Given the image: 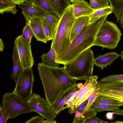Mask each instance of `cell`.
Returning <instances> with one entry per match:
<instances>
[{
  "instance_id": "cell-1",
  "label": "cell",
  "mask_w": 123,
  "mask_h": 123,
  "mask_svg": "<svg viewBox=\"0 0 123 123\" xmlns=\"http://www.w3.org/2000/svg\"><path fill=\"white\" fill-rule=\"evenodd\" d=\"M37 69L46 100L51 108L65 91L77 87L76 80L68 75L63 67H51L40 63Z\"/></svg>"
},
{
  "instance_id": "cell-2",
  "label": "cell",
  "mask_w": 123,
  "mask_h": 123,
  "mask_svg": "<svg viewBox=\"0 0 123 123\" xmlns=\"http://www.w3.org/2000/svg\"><path fill=\"white\" fill-rule=\"evenodd\" d=\"M107 16L99 18L85 26L69 47L56 58V62L63 65L74 59L82 52L94 46L96 35Z\"/></svg>"
},
{
  "instance_id": "cell-3",
  "label": "cell",
  "mask_w": 123,
  "mask_h": 123,
  "mask_svg": "<svg viewBox=\"0 0 123 123\" xmlns=\"http://www.w3.org/2000/svg\"><path fill=\"white\" fill-rule=\"evenodd\" d=\"M75 18L72 6L70 4L59 19L55 35L53 39L56 58L66 50L71 44V33Z\"/></svg>"
},
{
  "instance_id": "cell-4",
  "label": "cell",
  "mask_w": 123,
  "mask_h": 123,
  "mask_svg": "<svg viewBox=\"0 0 123 123\" xmlns=\"http://www.w3.org/2000/svg\"><path fill=\"white\" fill-rule=\"evenodd\" d=\"M93 52L88 48L72 61L64 65L65 71L70 77L86 80L92 75L94 64Z\"/></svg>"
},
{
  "instance_id": "cell-5",
  "label": "cell",
  "mask_w": 123,
  "mask_h": 123,
  "mask_svg": "<svg viewBox=\"0 0 123 123\" xmlns=\"http://www.w3.org/2000/svg\"><path fill=\"white\" fill-rule=\"evenodd\" d=\"M122 35L120 30L116 25L106 20L98 31L94 45L114 49L117 46Z\"/></svg>"
},
{
  "instance_id": "cell-6",
  "label": "cell",
  "mask_w": 123,
  "mask_h": 123,
  "mask_svg": "<svg viewBox=\"0 0 123 123\" xmlns=\"http://www.w3.org/2000/svg\"><path fill=\"white\" fill-rule=\"evenodd\" d=\"M2 103L3 112L8 119H14L21 114L32 112L26 100L12 92H6L3 95Z\"/></svg>"
},
{
  "instance_id": "cell-7",
  "label": "cell",
  "mask_w": 123,
  "mask_h": 123,
  "mask_svg": "<svg viewBox=\"0 0 123 123\" xmlns=\"http://www.w3.org/2000/svg\"><path fill=\"white\" fill-rule=\"evenodd\" d=\"M34 82L32 69L24 70L16 84L15 88L12 92L20 98L27 100L33 94Z\"/></svg>"
},
{
  "instance_id": "cell-8",
  "label": "cell",
  "mask_w": 123,
  "mask_h": 123,
  "mask_svg": "<svg viewBox=\"0 0 123 123\" xmlns=\"http://www.w3.org/2000/svg\"><path fill=\"white\" fill-rule=\"evenodd\" d=\"M32 111L36 112L45 119L54 120L57 115L49 105L46 100L37 93L33 94L26 100Z\"/></svg>"
},
{
  "instance_id": "cell-9",
  "label": "cell",
  "mask_w": 123,
  "mask_h": 123,
  "mask_svg": "<svg viewBox=\"0 0 123 123\" xmlns=\"http://www.w3.org/2000/svg\"><path fill=\"white\" fill-rule=\"evenodd\" d=\"M19 57L24 70L31 69L34 63L31 43L26 41L21 35L18 36L14 41Z\"/></svg>"
},
{
  "instance_id": "cell-10",
  "label": "cell",
  "mask_w": 123,
  "mask_h": 123,
  "mask_svg": "<svg viewBox=\"0 0 123 123\" xmlns=\"http://www.w3.org/2000/svg\"><path fill=\"white\" fill-rule=\"evenodd\" d=\"M22 9V13L26 22H29L32 18L43 17L45 13L39 8L31 3H24L18 5Z\"/></svg>"
},
{
  "instance_id": "cell-11",
  "label": "cell",
  "mask_w": 123,
  "mask_h": 123,
  "mask_svg": "<svg viewBox=\"0 0 123 123\" xmlns=\"http://www.w3.org/2000/svg\"><path fill=\"white\" fill-rule=\"evenodd\" d=\"M74 16L75 18L82 16L89 17L94 10L89 4L84 0L72 3Z\"/></svg>"
},
{
  "instance_id": "cell-12",
  "label": "cell",
  "mask_w": 123,
  "mask_h": 123,
  "mask_svg": "<svg viewBox=\"0 0 123 123\" xmlns=\"http://www.w3.org/2000/svg\"><path fill=\"white\" fill-rule=\"evenodd\" d=\"M28 23L32 29L34 36L37 40L47 43L49 41L43 30L41 18H32Z\"/></svg>"
},
{
  "instance_id": "cell-13",
  "label": "cell",
  "mask_w": 123,
  "mask_h": 123,
  "mask_svg": "<svg viewBox=\"0 0 123 123\" xmlns=\"http://www.w3.org/2000/svg\"><path fill=\"white\" fill-rule=\"evenodd\" d=\"M120 56V55L115 52L100 55L94 59V64L102 69L107 66H110L114 60Z\"/></svg>"
},
{
  "instance_id": "cell-14",
  "label": "cell",
  "mask_w": 123,
  "mask_h": 123,
  "mask_svg": "<svg viewBox=\"0 0 123 123\" xmlns=\"http://www.w3.org/2000/svg\"><path fill=\"white\" fill-rule=\"evenodd\" d=\"M12 59L13 67L10 78L13 80L16 84L24 70L21 63L17 49L15 46L13 47Z\"/></svg>"
},
{
  "instance_id": "cell-15",
  "label": "cell",
  "mask_w": 123,
  "mask_h": 123,
  "mask_svg": "<svg viewBox=\"0 0 123 123\" xmlns=\"http://www.w3.org/2000/svg\"><path fill=\"white\" fill-rule=\"evenodd\" d=\"M89 19L88 16H82L75 18L71 33V43L83 28L89 24Z\"/></svg>"
},
{
  "instance_id": "cell-16",
  "label": "cell",
  "mask_w": 123,
  "mask_h": 123,
  "mask_svg": "<svg viewBox=\"0 0 123 123\" xmlns=\"http://www.w3.org/2000/svg\"><path fill=\"white\" fill-rule=\"evenodd\" d=\"M52 9L54 14L59 19L64 11L71 4L68 0H46Z\"/></svg>"
},
{
  "instance_id": "cell-17",
  "label": "cell",
  "mask_w": 123,
  "mask_h": 123,
  "mask_svg": "<svg viewBox=\"0 0 123 123\" xmlns=\"http://www.w3.org/2000/svg\"><path fill=\"white\" fill-rule=\"evenodd\" d=\"M53 42V39L52 40L50 48L48 52L46 54H43L40 56L42 60L41 63L49 67L59 68L60 66L59 64L56 62V57Z\"/></svg>"
},
{
  "instance_id": "cell-18",
  "label": "cell",
  "mask_w": 123,
  "mask_h": 123,
  "mask_svg": "<svg viewBox=\"0 0 123 123\" xmlns=\"http://www.w3.org/2000/svg\"><path fill=\"white\" fill-rule=\"evenodd\" d=\"M77 88V87H73L66 90L62 93L56 102L52 106L51 108L52 110L57 116L60 112L66 101L71 93Z\"/></svg>"
},
{
  "instance_id": "cell-19",
  "label": "cell",
  "mask_w": 123,
  "mask_h": 123,
  "mask_svg": "<svg viewBox=\"0 0 123 123\" xmlns=\"http://www.w3.org/2000/svg\"><path fill=\"white\" fill-rule=\"evenodd\" d=\"M100 90L123 92V80L107 82L98 81Z\"/></svg>"
},
{
  "instance_id": "cell-20",
  "label": "cell",
  "mask_w": 123,
  "mask_h": 123,
  "mask_svg": "<svg viewBox=\"0 0 123 123\" xmlns=\"http://www.w3.org/2000/svg\"><path fill=\"white\" fill-rule=\"evenodd\" d=\"M113 12V9L110 5L94 10L89 17V24L99 18L105 16H107Z\"/></svg>"
},
{
  "instance_id": "cell-21",
  "label": "cell",
  "mask_w": 123,
  "mask_h": 123,
  "mask_svg": "<svg viewBox=\"0 0 123 123\" xmlns=\"http://www.w3.org/2000/svg\"><path fill=\"white\" fill-rule=\"evenodd\" d=\"M41 20L45 33L49 41L54 38L57 29V24L49 23L45 21L42 17Z\"/></svg>"
},
{
  "instance_id": "cell-22",
  "label": "cell",
  "mask_w": 123,
  "mask_h": 123,
  "mask_svg": "<svg viewBox=\"0 0 123 123\" xmlns=\"http://www.w3.org/2000/svg\"><path fill=\"white\" fill-rule=\"evenodd\" d=\"M16 5L12 0H0V13L10 12L12 14L17 13Z\"/></svg>"
},
{
  "instance_id": "cell-23",
  "label": "cell",
  "mask_w": 123,
  "mask_h": 123,
  "mask_svg": "<svg viewBox=\"0 0 123 123\" xmlns=\"http://www.w3.org/2000/svg\"><path fill=\"white\" fill-rule=\"evenodd\" d=\"M97 112L94 110L90 108L85 112L81 113L76 112L74 113L75 115L73 123H85L87 119L94 115H96Z\"/></svg>"
},
{
  "instance_id": "cell-24",
  "label": "cell",
  "mask_w": 123,
  "mask_h": 123,
  "mask_svg": "<svg viewBox=\"0 0 123 123\" xmlns=\"http://www.w3.org/2000/svg\"><path fill=\"white\" fill-rule=\"evenodd\" d=\"M110 5L112 7L113 12L117 22L119 21L121 13L123 9V0H108Z\"/></svg>"
},
{
  "instance_id": "cell-25",
  "label": "cell",
  "mask_w": 123,
  "mask_h": 123,
  "mask_svg": "<svg viewBox=\"0 0 123 123\" xmlns=\"http://www.w3.org/2000/svg\"><path fill=\"white\" fill-rule=\"evenodd\" d=\"M94 102L109 105L120 106L123 105V103L120 101L102 95H98Z\"/></svg>"
},
{
  "instance_id": "cell-26",
  "label": "cell",
  "mask_w": 123,
  "mask_h": 123,
  "mask_svg": "<svg viewBox=\"0 0 123 123\" xmlns=\"http://www.w3.org/2000/svg\"><path fill=\"white\" fill-rule=\"evenodd\" d=\"M120 107L119 106L109 105L94 102L91 108L95 110L97 112L105 111L115 112L119 109Z\"/></svg>"
},
{
  "instance_id": "cell-27",
  "label": "cell",
  "mask_w": 123,
  "mask_h": 123,
  "mask_svg": "<svg viewBox=\"0 0 123 123\" xmlns=\"http://www.w3.org/2000/svg\"><path fill=\"white\" fill-rule=\"evenodd\" d=\"M98 95L107 97L118 100L123 103V92H114L99 89L98 93Z\"/></svg>"
},
{
  "instance_id": "cell-28",
  "label": "cell",
  "mask_w": 123,
  "mask_h": 123,
  "mask_svg": "<svg viewBox=\"0 0 123 123\" xmlns=\"http://www.w3.org/2000/svg\"><path fill=\"white\" fill-rule=\"evenodd\" d=\"M31 4L45 12L54 13L52 9L46 0H32Z\"/></svg>"
},
{
  "instance_id": "cell-29",
  "label": "cell",
  "mask_w": 123,
  "mask_h": 123,
  "mask_svg": "<svg viewBox=\"0 0 123 123\" xmlns=\"http://www.w3.org/2000/svg\"><path fill=\"white\" fill-rule=\"evenodd\" d=\"M33 33L29 23L26 22L24 27L22 35V37L27 42L31 43Z\"/></svg>"
},
{
  "instance_id": "cell-30",
  "label": "cell",
  "mask_w": 123,
  "mask_h": 123,
  "mask_svg": "<svg viewBox=\"0 0 123 123\" xmlns=\"http://www.w3.org/2000/svg\"><path fill=\"white\" fill-rule=\"evenodd\" d=\"M100 88V86L97 83L93 92L89 97V99L83 112H86L91 108V105L98 96V93Z\"/></svg>"
},
{
  "instance_id": "cell-31",
  "label": "cell",
  "mask_w": 123,
  "mask_h": 123,
  "mask_svg": "<svg viewBox=\"0 0 123 123\" xmlns=\"http://www.w3.org/2000/svg\"><path fill=\"white\" fill-rule=\"evenodd\" d=\"M121 80H123V74L109 75L103 78L99 81L102 82H107Z\"/></svg>"
},
{
  "instance_id": "cell-32",
  "label": "cell",
  "mask_w": 123,
  "mask_h": 123,
  "mask_svg": "<svg viewBox=\"0 0 123 123\" xmlns=\"http://www.w3.org/2000/svg\"><path fill=\"white\" fill-rule=\"evenodd\" d=\"M52 13L45 12L42 18L46 21L49 23L57 24L59 20L58 17Z\"/></svg>"
},
{
  "instance_id": "cell-33",
  "label": "cell",
  "mask_w": 123,
  "mask_h": 123,
  "mask_svg": "<svg viewBox=\"0 0 123 123\" xmlns=\"http://www.w3.org/2000/svg\"><path fill=\"white\" fill-rule=\"evenodd\" d=\"M89 99V98H88L87 99L81 104L78 107L72 109L68 110V112L70 113L71 114H72L76 112L81 113L83 112L87 105Z\"/></svg>"
},
{
  "instance_id": "cell-34",
  "label": "cell",
  "mask_w": 123,
  "mask_h": 123,
  "mask_svg": "<svg viewBox=\"0 0 123 123\" xmlns=\"http://www.w3.org/2000/svg\"><path fill=\"white\" fill-rule=\"evenodd\" d=\"M45 118L40 115L32 117L25 122V123H42Z\"/></svg>"
},
{
  "instance_id": "cell-35",
  "label": "cell",
  "mask_w": 123,
  "mask_h": 123,
  "mask_svg": "<svg viewBox=\"0 0 123 123\" xmlns=\"http://www.w3.org/2000/svg\"><path fill=\"white\" fill-rule=\"evenodd\" d=\"M106 121L102 120L98 118L96 115H94L87 119L85 123H107Z\"/></svg>"
},
{
  "instance_id": "cell-36",
  "label": "cell",
  "mask_w": 123,
  "mask_h": 123,
  "mask_svg": "<svg viewBox=\"0 0 123 123\" xmlns=\"http://www.w3.org/2000/svg\"><path fill=\"white\" fill-rule=\"evenodd\" d=\"M8 119L4 114L2 106H0V123H6Z\"/></svg>"
},
{
  "instance_id": "cell-37",
  "label": "cell",
  "mask_w": 123,
  "mask_h": 123,
  "mask_svg": "<svg viewBox=\"0 0 123 123\" xmlns=\"http://www.w3.org/2000/svg\"><path fill=\"white\" fill-rule=\"evenodd\" d=\"M90 6L94 10H96L102 7L100 5L96 0H89Z\"/></svg>"
},
{
  "instance_id": "cell-38",
  "label": "cell",
  "mask_w": 123,
  "mask_h": 123,
  "mask_svg": "<svg viewBox=\"0 0 123 123\" xmlns=\"http://www.w3.org/2000/svg\"><path fill=\"white\" fill-rule=\"evenodd\" d=\"M16 5H18L22 4L24 3H30L29 0H12Z\"/></svg>"
},
{
  "instance_id": "cell-39",
  "label": "cell",
  "mask_w": 123,
  "mask_h": 123,
  "mask_svg": "<svg viewBox=\"0 0 123 123\" xmlns=\"http://www.w3.org/2000/svg\"><path fill=\"white\" fill-rule=\"evenodd\" d=\"M119 22L121 28L123 29V9L120 15Z\"/></svg>"
},
{
  "instance_id": "cell-40",
  "label": "cell",
  "mask_w": 123,
  "mask_h": 123,
  "mask_svg": "<svg viewBox=\"0 0 123 123\" xmlns=\"http://www.w3.org/2000/svg\"><path fill=\"white\" fill-rule=\"evenodd\" d=\"M114 114V112H108L106 114V118L109 120H111L113 118V115Z\"/></svg>"
},
{
  "instance_id": "cell-41",
  "label": "cell",
  "mask_w": 123,
  "mask_h": 123,
  "mask_svg": "<svg viewBox=\"0 0 123 123\" xmlns=\"http://www.w3.org/2000/svg\"><path fill=\"white\" fill-rule=\"evenodd\" d=\"M4 44L2 41V39H0V51L3 52L4 50Z\"/></svg>"
},
{
  "instance_id": "cell-42",
  "label": "cell",
  "mask_w": 123,
  "mask_h": 123,
  "mask_svg": "<svg viewBox=\"0 0 123 123\" xmlns=\"http://www.w3.org/2000/svg\"><path fill=\"white\" fill-rule=\"evenodd\" d=\"M114 114L123 116V110L119 109L115 112H113Z\"/></svg>"
},
{
  "instance_id": "cell-43",
  "label": "cell",
  "mask_w": 123,
  "mask_h": 123,
  "mask_svg": "<svg viewBox=\"0 0 123 123\" xmlns=\"http://www.w3.org/2000/svg\"><path fill=\"white\" fill-rule=\"evenodd\" d=\"M42 123H57V122L55 120H50L46 119V120H43Z\"/></svg>"
},
{
  "instance_id": "cell-44",
  "label": "cell",
  "mask_w": 123,
  "mask_h": 123,
  "mask_svg": "<svg viewBox=\"0 0 123 123\" xmlns=\"http://www.w3.org/2000/svg\"><path fill=\"white\" fill-rule=\"evenodd\" d=\"M105 6L109 5L108 0H102Z\"/></svg>"
},
{
  "instance_id": "cell-45",
  "label": "cell",
  "mask_w": 123,
  "mask_h": 123,
  "mask_svg": "<svg viewBox=\"0 0 123 123\" xmlns=\"http://www.w3.org/2000/svg\"><path fill=\"white\" fill-rule=\"evenodd\" d=\"M99 4L102 7H104L105 6L102 0H96Z\"/></svg>"
},
{
  "instance_id": "cell-46",
  "label": "cell",
  "mask_w": 123,
  "mask_h": 123,
  "mask_svg": "<svg viewBox=\"0 0 123 123\" xmlns=\"http://www.w3.org/2000/svg\"><path fill=\"white\" fill-rule=\"evenodd\" d=\"M69 2L71 3L73 2L80 1L84 0H68Z\"/></svg>"
},
{
  "instance_id": "cell-47",
  "label": "cell",
  "mask_w": 123,
  "mask_h": 123,
  "mask_svg": "<svg viewBox=\"0 0 123 123\" xmlns=\"http://www.w3.org/2000/svg\"><path fill=\"white\" fill-rule=\"evenodd\" d=\"M120 56L122 59V60L123 61V50L121 52Z\"/></svg>"
},
{
  "instance_id": "cell-48",
  "label": "cell",
  "mask_w": 123,
  "mask_h": 123,
  "mask_svg": "<svg viewBox=\"0 0 123 123\" xmlns=\"http://www.w3.org/2000/svg\"><path fill=\"white\" fill-rule=\"evenodd\" d=\"M123 123V121L121 122L120 121H117L114 122H111V123Z\"/></svg>"
},
{
  "instance_id": "cell-49",
  "label": "cell",
  "mask_w": 123,
  "mask_h": 123,
  "mask_svg": "<svg viewBox=\"0 0 123 123\" xmlns=\"http://www.w3.org/2000/svg\"><path fill=\"white\" fill-rule=\"evenodd\" d=\"M32 0H29V2L30 3H31Z\"/></svg>"
}]
</instances>
